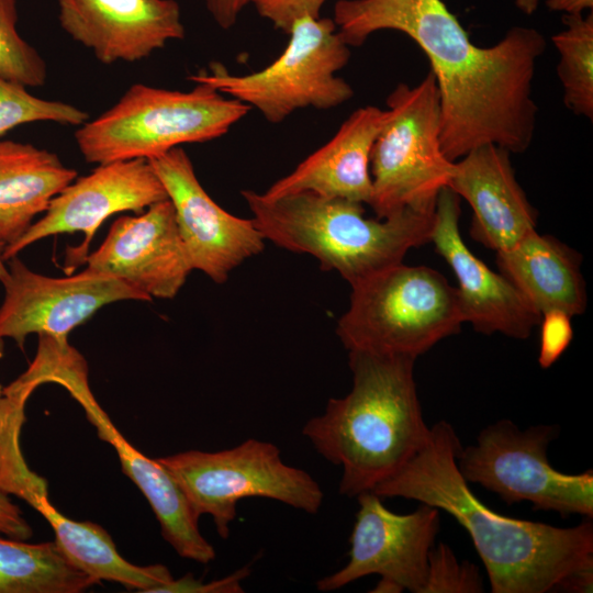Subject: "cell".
<instances>
[{"mask_svg": "<svg viewBox=\"0 0 593 593\" xmlns=\"http://www.w3.org/2000/svg\"><path fill=\"white\" fill-rule=\"evenodd\" d=\"M288 34L282 53L258 71L233 75L213 63L189 79L255 108L273 124L301 109L329 110L347 102L354 90L336 74L347 65L351 52L333 19L304 16Z\"/></svg>", "mask_w": 593, "mask_h": 593, "instance_id": "obj_7", "label": "cell"}, {"mask_svg": "<svg viewBox=\"0 0 593 593\" xmlns=\"http://www.w3.org/2000/svg\"><path fill=\"white\" fill-rule=\"evenodd\" d=\"M460 198L444 188L437 197L429 242L455 273L465 323L482 334L526 339L541 314L503 273L473 255L460 233Z\"/></svg>", "mask_w": 593, "mask_h": 593, "instance_id": "obj_16", "label": "cell"}, {"mask_svg": "<svg viewBox=\"0 0 593 593\" xmlns=\"http://www.w3.org/2000/svg\"><path fill=\"white\" fill-rule=\"evenodd\" d=\"M250 574V569L244 567L227 577L204 583L187 573L180 579H174L168 584L155 589L153 593H242V581Z\"/></svg>", "mask_w": 593, "mask_h": 593, "instance_id": "obj_32", "label": "cell"}, {"mask_svg": "<svg viewBox=\"0 0 593 593\" xmlns=\"http://www.w3.org/2000/svg\"><path fill=\"white\" fill-rule=\"evenodd\" d=\"M371 592L376 593H401L403 589L391 580L380 578Z\"/></svg>", "mask_w": 593, "mask_h": 593, "instance_id": "obj_37", "label": "cell"}, {"mask_svg": "<svg viewBox=\"0 0 593 593\" xmlns=\"http://www.w3.org/2000/svg\"><path fill=\"white\" fill-rule=\"evenodd\" d=\"M538 362L544 369L551 367L566 351L573 338L571 316L562 311L541 314Z\"/></svg>", "mask_w": 593, "mask_h": 593, "instance_id": "obj_30", "label": "cell"}, {"mask_svg": "<svg viewBox=\"0 0 593 593\" xmlns=\"http://www.w3.org/2000/svg\"><path fill=\"white\" fill-rule=\"evenodd\" d=\"M33 390L13 381L3 388L0 400V491L22 499L32 507L38 499L48 495L47 481L29 468L20 445L24 406Z\"/></svg>", "mask_w": 593, "mask_h": 593, "instance_id": "obj_25", "label": "cell"}, {"mask_svg": "<svg viewBox=\"0 0 593 593\" xmlns=\"http://www.w3.org/2000/svg\"><path fill=\"white\" fill-rule=\"evenodd\" d=\"M387 107L389 119L370 156L369 205L378 219L406 208H434L455 167L441 148L439 96L430 71L414 87L399 83Z\"/></svg>", "mask_w": 593, "mask_h": 593, "instance_id": "obj_8", "label": "cell"}, {"mask_svg": "<svg viewBox=\"0 0 593 593\" xmlns=\"http://www.w3.org/2000/svg\"><path fill=\"white\" fill-rule=\"evenodd\" d=\"M166 199V189L148 159L98 165L53 198L44 215L4 247L3 258L8 261L45 237L82 232L81 245L68 253L67 261L76 267L83 262L97 230L108 217L125 211L139 213Z\"/></svg>", "mask_w": 593, "mask_h": 593, "instance_id": "obj_13", "label": "cell"}, {"mask_svg": "<svg viewBox=\"0 0 593 593\" xmlns=\"http://www.w3.org/2000/svg\"><path fill=\"white\" fill-rule=\"evenodd\" d=\"M77 171L49 150L0 141V243H15Z\"/></svg>", "mask_w": 593, "mask_h": 593, "instance_id": "obj_22", "label": "cell"}, {"mask_svg": "<svg viewBox=\"0 0 593 593\" xmlns=\"http://www.w3.org/2000/svg\"><path fill=\"white\" fill-rule=\"evenodd\" d=\"M204 3L215 23L228 30L237 22L240 12L250 0H204Z\"/></svg>", "mask_w": 593, "mask_h": 593, "instance_id": "obj_34", "label": "cell"}, {"mask_svg": "<svg viewBox=\"0 0 593 593\" xmlns=\"http://www.w3.org/2000/svg\"><path fill=\"white\" fill-rule=\"evenodd\" d=\"M593 566L568 573L555 588L553 592L588 593L592 592Z\"/></svg>", "mask_w": 593, "mask_h": 593, "instance_id": "obj_35", "label": "cell"}, {"mask_svg": "<svg viewBox=\"0 0 593 593\" xmlns=\"http://www.w3.org/2000/svg\"><path fill=\"white\" fill-rule=\"evenodd\" d=\"M496 264L540 314L557 310L572 317L585 311L581 256L556 237L535 230L512 248L496 253Z\"/></svg>", "mask_w": 593, "mask_h": 593, "instance_id": "obj_21", "label": "cell"}, {"mask_svg": "<svg viewBox=\"0 0 593 593\" xmlns=\"http://www.w3.org/2000/svg\"><path fill=\"white\" fill-rule=\"evenodd\" d=\"M414 358L348 350L353 388L329 399L302 434L327 461L343 469L338 492L372 491L424 445L426 425L414 379Z\"/></svg>", "mask_w": 593, "mask_h": 593, "instance_id": "obj_3", "label": "cell"}, {"mask_svg": "<svg viewBox=\"0 0 593 593\" xmlns=\"http://www.w3.org/2000/svg\"><path fill=\"white\" fill-rule=\"evenodd\" d=\"M483 582L479 568L460 562L451 548L439 542L428 553L427 575L421 593H481Z\"/></svg>", "mask_w": 593, "mask_h": 593, "instance_id": "obj_29", "label": "cell"}, {"mask_svg": "<svg viewBox=\"0 0 593 593\" xmlns=\"http://www.w3.org/2000/svg\"><path fill=\"white\" fill-rule=\"evenodd\" d=\"M326 0H250L258 14L288 34L293 23L304 16L320 18Z\"/></svg>", "mask_w": 593, "mask_h": 593, "instance_id": "obj_31", "label": "cell"}, {"mask_svg": "<svg viewBox=\"0 0 593 593\" xmlns=\"http://www.w3.org/2000/svg\"><path fill=\"white\" fill-rule=\"evenodd\" d=\"M249 110L203 82L188 91L135 83L113 107L80 125L75 139L90 164L149 160L183 144L223 136Z\"/></svg>", "mask_w": 593, "mask_h": 593, "instance_id": "obj_5", "label": "cell"}, {"mask_svg": "<svg viewBox=\"0 0 593 593\" xmlns=\"http://www.w3.org/2000/svg\"><path fill=\"white\" fill-rule=\"evenodd\" d=\"M94 584L55 541L0 537V593H80Z\"/></svg>", "mask_w": 593, "mask_h": 593, "instance_id": "obj_24", "label": "cell"}, {"mask_svg": "<svg viewBox=\"0 0 593 593\" xmlns=\"http://www.w3.org/2000/svg\"><path fill=\"white\" fill-rule=\"evenodd\" d=\"M557 425L539 424L522 430L510 419L483 428L477 443L461 447L457 467L468 483L495 493L507 505L529 502L534 511L593 517V472L567 474L548 460Z\"/></svg>", "mask_w": 593, "mask_h": 593, "instance_id": "obj_10", "label": "cell"}, {"mask_svg": "<svg viewBox=\"0 0 593 593\" xmlns=\"http://www.w3.org/2000/svg\"><path fill=\"white\" fill-rule=\"evenodd\" d=\"M15 0H0V77L25 87H40L47 77L46 63L16 30Z\"/></svg>", "mask_w": 593, "mask_h": 593, "instance_id": "obj_28", "label": "cell"}, {"mask_svg": "<svg viewBox=\"0 0 593 593\" xmlns=\"http://www.w3.org/2000/svg\"><path fill=\"white\" fill-rule=\"evenodd\" d=\"M358 511L349 537L348 562L316 581L323 592L338 590L366 575L379 574L403 591L421 593L428 553L439 532V510L425 503L412 513L391 512L372 491L358 494Z\"/></svg>", "mask_w": 593, "mask_h": 593, "instance_id": "obj_12", "label": "cell"}, {"mask_svg": "<svg viewBox=\"0 0 593 593\" xmlns=\"http://www.w3.org/2000/svg\"><path fill=\"white\" fill-rule=\"evenodd\" d=\"M546 5L566 15H581L585 10L592 11L593 0H546Z\"/></svg>", "mask_w": 593, "mask_h": 593, "instance_id": "obj_36", "label": "cell"}, {"mask_svg": "<svg viewBox=\"0 0 593 593\" xmlns=\"http://www.w3.org/2000/svg\"><path fill=\"white\" fill-rule=\"evenodd\" d=\"M449 189L472 209L471 237L496 253L536 230L537 212L518 183L511 153L489 144L455 161Z\"/></svg>", "mask_w": 593, "mask_h": 593, "instance_id": "obj_18", "label": "cell"}, {"mask_svg": "<svg viewBox=\"0 0 593 593\" xmlns=\"http://www.w3.org/2000/svg\"><path fill=\"white\" fill-rule=\"evenodd\" d=\"M79 404L96 427L99 438L116 451L124 474L149 503L163 538L182 558L203 564L213 561L215 549L200 533L199 518L169 471L156 458L143 455L122 436L93 394L81 399Z\"/></svg>", "mask_w": 593, "mask_h": 593, "instance_id": "obj_20", "label": "cell"}, {"mask_svg": "<svg viewBox=\"0 0 593 593\" xmlns=\"http://www.w3.org/2000/svg\"><path fill=\"white\" fill-rule=\"evenodd\" d=\"M388 119V109L374 105L357 109L327 143L261 194L276 199L312 192L324 198L369 204L372 193L371 150Z\"/></svg>", "mask_w": 593, "mask_h": 593, "instance_id": "obj_19", "label": "cell"}, {"mask_svg": "<svg viewBox=\"0 0 593 593\" xmlns=\"http://www.w3.org/2000/svg\"><path fill=\"white\" fill-rule=\"evenodd\" d=\"M34 510L51 525L55 544L77 569L101 581L116 582L127 590L153 593L172 581V575L163 564L136 566L125 560L116 549L112 537L100 525L77 522L57 511L48 496L42 497Z\"/></svg>", "mask_w": 593, "mask_h": 593, "instance_id": "obj_23", "label": "cell"}, {"mask_svg": "<svg viewBox=\"0 0 593 593\" xmlns=\"http://www.w3.org/2000/svg\"><path fill=\"white\" fill-rule=\"evenodd\" d=\"M242 195L266 240L315 257L350 286L402 262L430 240L434 208H406L385 219L365 216L363 204L298 192L276 199L253 190Z\"/></svg>", "mask_w": 593, "mask_h": 593, "instance_id": "obj_4", "label": "cell"}, {"mask_svg": "<svg viewBox=\"0 0 593 593\" xmlns=\"http://www.w3.org/2000/svg\"><path fill=\"white\" fill-rule=\"evenodd\" d=\"M41 121L80 126L88 113L69 103L37 98L25 86L0 77V136L21 124Z\"/></svg>", "mask_w": 593, "mask_h": 593, "instance_id": "obj_27", "label": "cell"}, {"mask_svg": "<svg viewBox=\"0 0 593 593\" xmlns=\"http://www.w3.org/2000/svg\"><path fill=\"white\" fill-rule=\"evenodd\" d=\"M332 19L350 47L383 30L418 45L436 80L441 148L451 161L489 144L511 154L530 146L538 112L533 80L547 46L536 29L514 26L480 47L443 0H338Z\"/></svg>", "mask_w": 593, "mask_h": 593, "instance_id": "obj_1", "label": "cell"}, {"mask_svg": "<svg viewBox=\"0 0 593 593\" xmlns=\"http://www.w3.org/2000/svg\"><path fill=\"white\" fill-rule=\"evenodd\" d=\"M172 203L177 226L193 270L215 283L246 259L265 249V237L253 219L235 216L204 190L191 159L176 147L149 159Z\"/></svg>", "mask_w": 593, "mask_h": 593, "instance_id": "obj_14", "label": "cell"}, {"mask_svg": "<svg viewBox=\"0 0 593 593\" xmlns=\"http://www.w3.org/2000/svg\"><path fill=\"white\" fill-rule=\"evenodd\" d=\"M83 262L86 269L121 279L150 300L174 299L193 270L169 199L141 215L118 217Z\"/></svg>", "mask_w": 593, "mask_h": 593, "instance_id": "obj_15", "label": "cell"}, {"mask_svg": "<svg viewBox=\"0 0 593 593\" xmlns=\"http://www.w3.org/2000/svg\"><path fill=\"white\" fill-rule=\"evenodd\" d=\"M1 283L0 339L11 338L21 349L31 334L67 339L107 304L152 301L115 277L86 268L70 277H47L31 270L18 256L8 260V276Z\"/></svg>", "mask_w": 593, "mask_h": 593, "instance_id": "obj_11", "label": "cell"}, {"mask_svg": "<svg viewBox=\"0 0 593 593\" xmlns=\"http://www.w3.org/2000/svg\"><path fill=\"white\" fill-rule=\"evenodd\" d=\"M3 354H4V339H0V359L3 357ZM2 395H3V388L0 384V400Z\"/></svg>", "mask_w": 593, "mask_h": 593, "instance_id": "obj_40", "label": "cell"}, {"mask_svg": "<svg viewBox=\"0 0 593 593\" xmlns=\"http://www.w3.org/2000/svg\"><path fill=\"white\" fill-rule=\"evenodd\" d=\"M156 460L174 477L194 515L212 516L222 539L230 537L243 499H270L309 514L317 513L324 499L310 473L284 463L280 449L265 440L249 438L228 449H192Z\"/></svg>", "mask_w": 593, "mask_h": 593, "instance_id": "obj_9", "label": "cell"}, {"mask_svg": "<svg viewBox=\"0 0 593 593\" xmlns=\"http://www.w3.org/2000/svg\"><path fill=\"white\" fill-rule=\"evenodd\" d=\"M462 445L446 421L435 423L421 449L372 492L443 510L468 532L493 593H547L568 573L593 566V525L573 527L507 517L485 506L462 478Z\"/></svg>", "mask_w": 593, "mask_h": 593, "instance_id": "obj_2", "label": "cell"}, {"mask_svg": "<svg viewBox=\"0 0 593 593\" xmlns=\"http://www.w3.org/2000/svg\"><path fill=\"white\" fill-rule=\"evenodd\" d=\"M0 536L27 540L33 536L32 526L18 504L0 491Z\"/></svg>", "mask_w": 593, "mask_h": 593, "instance_id": "obj_33", "label": "cell"}, {"mask_svg": "<svg viewBox=\"0 0 593 593\" xmlns=\"http://www.w3.org/2000/svg\"><path fill=\"white\" fill-rule=\"evenodd\" d=\"M564 30L551 40L559 53L558 78L566 107L593 118V14L562 15Z\"/></svg>", "mask_w": 593, "mask_h": 593, "instance_id": "obj_26", "label": "cell"}, {"mask_svg": "<svg viewBox=\"0 0 593 593\" xmlns=\"http://www.w3.org/2000/svg\"><path fill=\"white\" fill-rule=\"evenodd\" d=\"M63 30L103 64L137 61L182 40L175 0H56Z\"/></svg>", "mask_w": 593, "mask_h": 593, "instance_id": "obj_17", "label": "cell"}, {"mask_svg": "<svg viewBox=\"0 0 593 593\" xmlns=\"http://www.w3.org/2000/svg\"><path fill=\"white\" fill-rule=\"evenodd\" d=\"M514 2L516 8L527 15L533 14L539 4V0H514Z\"/></svg>", "mask_w": 593, "mask_h": 593, "instance_id": "obj_38", "label": "cell"}, {"mask_svg": "<svg viewBox=\"0 0 593 593\" xmlns=\"http://www.w3.org/2000/svg\"><path fill=\"white\" fill-rule=\"evenodd\" d=\"M3 245L0 243V282H2L8 276V266H5V260L3 258Z\"/></svg>", "mask_w": 593, "mask_h": 593, "instance_id": "obj_39", "label": "cell"}, {"mask_svg": "<svg viewBox=\"0 0 593 593\" xmlns=\"http://www.w3.org/2000/svg\"><path fill=\"white\" fill-rule=\"evenodd\" d=\"M462 323L456 287L433 268L402 261L351 286L336 334L347 350L416 359Z\"/></svg>", "mask_w": 593, "mask_h": 593, "instance_id": "obj_6", "label": "cell"}]
</instances>
